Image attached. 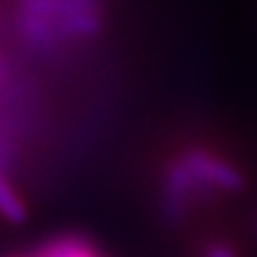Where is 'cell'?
Instances as JSON below:
<instances>
[{"instance_id":"6da1fadb","label":"cell","mask_w":257,"mask_h":257,"mask_svg":"<svg viewBox=\"0 0 257 257\" xmlns=\"http://www.w3.org/2000/svg\"><path fill=\"white\" fill-rule=\"evenodd\" d=\"M180 163L184 170L191 174V178L197 182L202 191L219 189V191H240L242 189V178L229 163L216 159L212 155L199 150H191L182 157Z\"/></svg>"},{"instance_id":"7a4b0ae2","label":"cell","mask_w":257,"mask_h":257,"mask_svg":"<svg viewBox=\"0 0 257 257\" xmlns=\"http://www.w3.org/2000/svg\"><path fill=\"white\" fill-rule=\"evenodd\" d=\"M0 214L11 223H22L26 219V206L18 197V193L11 189V184L0 174Z\"/></svg>"},{"instance_id":"3957f363","label":"cell","mask_w":257,"mask_h":257,"mask_svg":"<svg viewBox=\"0 0 257 257\" xmlns=\"http://www.w3.org/2000/svg\"><path fill=\"white\" fill-rule=\"evenodd\" d=\"M206 257H236V253L225 244H212L210 248H208Z\"/></svg>"}]
</instances>
